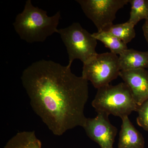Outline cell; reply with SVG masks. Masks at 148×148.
<instances>
[{
    "label": "cell",
    "mask_w": 148,
    "mask_h": 148,
    "mask_svg": "<svg viewBox=\"0 0 148 148\" xmlns=\"http://www.w3.org/2000/svg\"><path fill=\"white\" fill-rule=\"evenodd\" d=\"M71 68L41 60L28 66L21 75L32 109L56 136L83 127L87 119L84 108L88 81L73 73Z\"/></svg>",
    "instance_id": "6da1fadb"
},
{
    "label": "cell",
    "mask_w": 148,
    "mask_h": 148,
    "mask_svg": "<svg viewBox=\"0 0 148 148\" xmlns=\"http://www.w3.org/2000/svg\"><path fill=\"white\" fill-rule=\"evenodd\" d=\"M61 17L59 11L53 16H48L46 11L34 6L31 0H27L24 10L16 16L13 26L21 39L30 43L43 42L57 33Z\"/></svg>",
    "instance_id": "7a4b0ae2"
},
{
    "label": "cell",
    "mask_w": 148,
    "mask_h": 148,
    "mask_svg": "<svg viewBox=\"0 0 148 148\" xmlns=\"http://www.w3.org/2000/svg\"><path fill=\"white\" fill-rule=\"evenodd\" d=\"M91 104L97 113L112 114L121 119L137 112L138 108L129 87L123 82L98 89Z\"/></svg>",
    "instance_id": "3957f363"
},
{
    "label": "cell",
    "mask_w": 148,
    "mask_h": 148,
    "mask_svg": "<svg viewBox=\"0 0 148 148\" xmlns=\"http://www.w3.org/2000/svg\"><path fill=\"white\" fill-rule=\"evenodd\" d=\"M57 33L66 46L70 67L75 59H79L84 64L98 54L95 50L98 40L79 23L58 29Z\"/></svg>",
    "instance_id": "277c9868"
},
{
    "label": "cell",
    "mask_w": 148,
    "mask_h": 148,
    "mask_svg": "<svg viewBox=\"0 0 148 148\" xmlns=\"http://www.w3.org/2000/svg\"><path fill=\"white\" fill-rule=\"evenodd\" d=\"M121 71L119 57L112 52H106L98 53L84 64L82 76L99 89L110 84L119 76Z\"/></svg>",
    "instance_id": "5b68a950"
},
{
    "label": "cell",
    "mask_w": 148,
    "mask_h": 148,
    "mask_svg": "<svg viewBox=\"0 0 148 148\" xmlns=\"http://www.w3.org/2000/svg\"><path fill=\"white\" fill-rule=\"evenodd\" d=\"M86 16L93 22L98 32L105 31L113 25L119 10L129 0H78Z\"/></svg>",
    "instance_id": "8992f818"
},
{
    "label": "cell",
    "mask_w": 148,
    "mask_h": 148,
    "mask_svg": "<svg viewBox=\"0 0 148 148\" xmlns=\"http://www.w3.org/2000/svg\"><path fill=\"white\" fill-rule=\"evenodd\" d=\"M108 116L98 113L93 118H87L84 128L87 136L101 148H113L118 130L111 124Z\"/></svg>",
    "instance_id": "52a82bcc"
},
{
    "label": "cell",
    "mask_w": 148,
    "mask_h": 148,
    "mask_svg": "<svg viewBox=\"0 0 148 148\" xmlns=\"http://www.w3.org/2000/svg\"><path fill=\"white\" fill-rule=\"evenodd\" d=\"M119 76L128 86L138 106L148 99V71L145 69L121 71Z\"/></svg>",
    "instance_id": "ba28073f"
},
{
    "label": "cell",
    "mask_w": 148,
    "mask_h": 148,
    "mask_svg": "<svg viewBox=\"0 0 148 148\" xmlns=\"http://www.w3.org/2000/svg\"><path fill=\"white\" fill-rule=\"evenodd\" d=\"M122 123L119 133V148H144L145 139L128 118L121 119Z\"/></svg>",
    "instance_id": "9c48e42d"
},
{
    "label": "cell",
    "mask_w": 148,
    "mask_h": 148,
    "mask_svg": "<svg viewBox=\"0 0 148 148\" xmlns=\"http://www.w3.org/2000/svg\"><path fill=\"white\" fill-rule=\"evenodd\" d=\"M121 71L148 68V51H141L127 49L119 56Z\"/></svg>",
    "instance_id": "30bf717a"
},
{
    "label": "cell",
    "mask_w": 148,
    "mask_h": 148,
    "mask_svg": "<svg viewBox=\"0 0 148 148\" xmlns=\"http://www.w3.org/2000/svg\"><path fill=\"white\" fill-rule=\"evenodd\" d=\"M3 148H42V146L35 131H24L12 137Z\"/></svg>",
    "instance_id": "8fae6325"
},
{
    "label": "cell",
    "mask_w": 148,
    "mask_h": 148,
    "mask_svg": "<svg viewBox=\"0 0 148 148\" xmlns=\"http://www.w3.org/2000/svg\"><path fill=\"white\" fill-rule=\"evenodd\" d=\"M92 35L97 40L103 42L106 47L110 49L111 52L114 54L120 55L128 49L127 44L109 32L106 31L97 32Z\"/></svg>",
    "instance_id": "7c38bea8"
},
{
    "label": "cell",
    "mask_w": 148,
    "mask_h": 148,
    "mask_svg": "<svg viewBox=\"0 0 148 148\" xmlns=\"http://www.w3.org/2000/svg\"><path fill=\"white\" fill-rule=\"evenodd\" d=\"M135 25L127 21L124 23L113 24L105 31L116 37L127 44L135 38Z\"/></svg>",
    "instance_id": "4fadbf2b"
},
{
    "label": "cell",
    "mask_w": 148,
    "mask_h": 148,
    "mask_svg": "<svg viewBox=\"0 0 148 148\" xmlns=\"http://www.w3.org/2000/svg\"><path fill=\"white\" fill-rule=\"evenodd\" d=\"M131 10L129 20L135 26L143 19L148 18V0H129Z\"/></svg>",
    "instance_id": "5bb4252c"
},
{
    "label": "cell",
    "mask_w": 148,
    "mask_h": 148,
    "mask_svg": "<svg viewBox=\"0 0 148 148\" xmlns=\"http://www.w3.org/2000/svg\"><path fill=\"white\" fill-rule=\"evenodd\" d=\"M137 112L138 114L137 118L138 124L145 130L148 131V99L138 106Z\"/></svg>",
    "instance_id": "9a60e30c"
},
{
    "label": "cell",
    "mask_w": 148,
    "mask_h": 148,
    "mask_svg": "<svg viewBox=\"0 0 148 148\" xmlns=\"http://www.w3.org/2000/svg\"><path fill=\"white\" fill-rule=\"evenodd\" d=\"M143 30L144 36L145 38L148 45V18L145 20V22L143 27Z\"/></svg>",
    "instance_id": "2e32d148"
}]
</instances>
